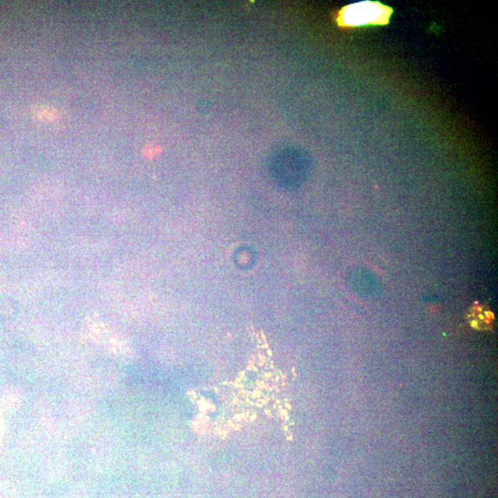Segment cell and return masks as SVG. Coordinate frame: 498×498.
I'll list each match as a JSON object with an SVG mask.
<instances>
[{
	"label": "cell",
	"instance_id": "6da1fadb",
	"mask_svg": "<svg viewBox=\"0 0 498 498\" xmlns=\"http://www.w3.org/2000/svg\"><path fill=\"white\" fill-rule=\"evenodd\" d=\"M394 9L377 0L352 3L335 12L334 21L343 30L383 27L390 24Z\"/></svg>",
	"mask_w": 498,
	"mask_h": 498
}]
</instances>
